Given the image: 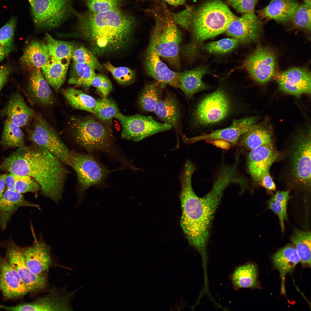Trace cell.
Wrapping results in <instances>:
<instances>
[{
  "label": "cell",
  "instance_id": "f907efd6",
  "mask_svg": "<svg viewBox=\"0 0 311 311\" xmlns=\"http://www.w3.org/2000/svg\"><path fill=\"white\" fill-rule=\"evenodd\" d=\"M103 97H107L112 89V84L108 77L103 74L96 75L92 84Z\"/></svg>",
  "mask_w": 311,
  "mask_h": 311
},
{
  "label": "cell",
  "instance_id": "816d5d0a",
  "mask_svg": "<svg viewBox=\"0 0 311 311\" xmlns=\"http://www.w3.org/2000/svg\"><path fill=\"white\" fill-rule=\"evenodd\" d=\"M226 3L237 12L244 14L254 12L258 0H225Z\"/></svg>",
  "mask_w": 311,
  "mask_h": 311
},
{
  "label": "cell",
  "instance_id": "7bdbcfd3",
  "mask_svg": "<svg viewBox=\"0 0 311 311\" xmlns=\"http://www.w3.org/2000/svg\"><path fill=\"white\" fill-rule=\"evenodd\" d=\"M72 58L73 62L88 65L94 70L102 71L103 66L90 50L82 45L77 46L73 52Z\"/></svg>",
  "mask_w": 311,
  "mask_h": 311
},
{
  "label": "cell",
  "instance_id": "484cf974",
  "mask_svg": "<svg viewBox=\"0 0 311 311\" xmlns=\"http://www.w3.org/2000/svg\"><path fill=\"white\" fill-rule=\"evenodd\" d=\"M273 265L279 271L281 278V293L285 295V278L287 274L294 270L299 261L295 246L288 244L276 252L272 258Z\"/></svg>",
  "mask_w": 311,
  "mask_h": 311
},
{
  "label": "cell",
  "instance_id": "11a10c76",
  "mask_svg": "<svg viewBox=\"0 0 311 311\" xmlns=\"http://www.w3.org/2000/svg\"><path fill=\"white\" fill-rule=\"evenodd\" d=\"M5 183L7 189L13 191H16L14 175L10 173L6 174Z\"/></svg>",
  "mask_w": 311,
  "mask_h": 311
},
{
  "label": "cell",
  "instance_id": "bcb514c9",
  "mask_svg": "<svg viewBox=\"0 0 311 311\" xmlns=\"http://www.w3.org/2000/svg\"><path fill=\"white\" fill-rule=\"evenodd\" d=\"M124 0H84L89 10L94 12L120 9Z\"/></svg>",
  "mask_w": 311,
  "mask_h": 311
},
{
  "label": "cell",
  "instance_id": "ab89813d",
  "mask_svg": "<svg viewBox=\"0 0 311 311\" xmlns=\"http://www.w3.org/2000/svg\"><path fill=\"white\" fill-rule=\"evenodd\" d=\"M290 198L289 190L278 191L268 202V208L276 214L279 217L283 232L285 229L284 222L287 219V205Z\"/></svg>",
  "mask_w": 311,
  "mask_h": 311
},
{
  "label": "cell",
  "instance_id": "52a82bcc",
  "mask_svg": "<svg viewBox=\"0 0 311 311\" xmlns=\"http://www.w3.org/2000/svg\"><path fill=\"white\" fill-rule=\"evenodd\" d=\"M70 131L75 142L87 151L100 150L116 156L106 128L90 116L71 119Z\"/></svg>",
  "mask_w": 311,
  "mask_h": 311
},
{
  "label": "cell",
  "instance_id": "4fadbf2b",
  "mask_svg": "<svg viewBox=\"0 0 311 311\" xmlns=\"http://www.w3.org/2000/svg\"><path fill=\"white\" fill-rule=\"evenodd\" d=\"M244 64L251 77L263 84L269 81L274 75L276 56L270 49L259 46L248 57Z\"/></svg>",
  "mask_w": 311,
  "mask_h": 311
},
{
  "label": "cell",
  "instance_id": "4dcf8cb0",
  "mask_svg": "<svg viewBox=\"0 0 311 311\" xmlns=\"http://www.w3.org/2000/svg\"><path fill=\"white\" fill-rule=\"evenodd\" d=\"M230 277L233 288L235 291L242 288H254L258 286L257 268L252 262L237 266Z\"/></svg>",
  "mask_w": 311,
  "mask_h": 311
},
{
  "label": "cell",
  "instance_id": "f5cc1de1",
  "mask_svg": "<svg viewBox=\"0 0 311 311\" xmlns=\"http://www.w3.org/2000/svg\"><path fill=\"white\" fill-rule=\"evenodd\" d=\"M259 184L270 191H274L276 189V185L270 174L269 171L267 172L263 176Z\"/></svg>",
  "mask_w": 311,
  "mask_h": 311
},
{
  "label": "cell",
  "instance_id": "277c9868",
  "mask_svg": "<svg viewBox=\"0 0 311 311\" xmlns=\"http://www.w3.org/2000/svg\"><path fill=\"white\" fill-rule=\"evenodd\" d=\"M310 127L299 131L283 153L288 184L295 190H311Z\"/></svg>",
  "mask_w": 311,
  "mask_h": 311
},
{
  "label": "cell",
  "instance_id": "7402d4cb",
  "mask_svg": "<svg viewBox=\"0 0 311 311\" xmlns=\"http://www.w3.org/2000/svg\"><path fill=\"white\" fill-rule=\"evenodd\" d=\"M34 237L33 244L22 251L28 268L35 274H41L51 265L50 249L44 242Z\"/></svg>",
  "mask_w": 311,
  "mask_h": 311
},
{
  "label": "cell",
  "instance_id": "ba28073f",
  "mask_svg": "<svg viewBox=\"0 0 311 311\" xmlns=\"http://www.w3.org/2000/svg\"><path fill=\"white\" fill-rule=\"evenodd\" d=\"M73 0H34L32 9L36 27L50 29L57 28L73 13Z\"/></svg>",
  "mask_w": 311,
  "mask_h": 311
},
{
  "label": "cell",
  "instance_id": "74e56055",
  "mask_svg": "<svg viewBox=\"0 0 311 311\" xmlns=\"http://www.w3.org/2000/svg\"><path fill=\"white\" fill-rule=\"evenodd\" d=\"M45 40L49 51L50 59L58 60L71 59L73 52L77 46L75 44L57 40L48 33L45 34Z\"/></svg>",
  "mask_w": 311,
  "mask_h": 311
},
{
  "label": "cell",
  "instance_id": "f6af8a7d",
  "mask_svg": "<svg viewBox=\"0 0 311 311\" xmlns=\"http://www.w3.org/2000/svg\"><path fill=\"white\" fill-rule=\"evenodd\" d=\"M239 43L238 40L233 37L224 38L209 43L206 45L205 49L210 53L224 54L233 50Z\"/></svg>",
  "mask_w": 311,
  "mask_h": 311
},
{
  "label": "cell",
  "instance_id": "d6986e66",
  "mask_svg": "<svg viewBox=\"0 0 311 311\" xmlns=\"http://www.w3.org/2000/svg\"><path fill=\"white\" fill-rule=\"evenodd\" d=\"M311 75L308 70L299 68H292L284 71L277 78L280 88L288 94L299 96L310 94Z\"/></svg>",
  "mask_w": 311,
  "mask_h": 311
},
{
  "label": "cell",
  "instance_id": "8fae6325",
  "mask_svg": "<svg viewBox=\"0 0 311 311\" xmlns=\"http://www.w3.org/2000/svg\"><path fill=\"white\" fill-rule=\"evenodd\" d=\"M69 159L70 166L77 174L80 194L91 186L101 184L111 171L89 154L70 151Z\"/></svg>",
  "mask_w": 311,
  "mask_h": 311
},
{
  "label": "cell",
  "instance_id": "db71d44e",
  "mask_svg": "<svg viewBox=\"0 0 311 311\" xmlns=\"http://www.w3.org/2000/svg\"><path fill=\"white\" fill-rule=\"evenodd\" d=\"M10 71V68L7 66L0 67V90L6 82Z\"/></svg>",
  "mask_w": 311,
  "mask_h": 311
},
{
  "label": "cell",
  "instance_id": "836d02e7",
  "mask_svg": "<svg viewBox=\"0 0 311 311\" xmlns=\"http://www.w3.org/2000/svg\"><path fill=\"white\" fill-rule=\"evenodd\" d=\"M164 87L156 80L145 84L138 101L141 109L146 112H153L157 103L162 98V88Z\"/></svg>",
  "mask_w": 311,
  "mask_h": 311
},
{
  "label": "cell",
  "instance_id": "7dc6e473",
  "mask_svg": "<svg viewBox=\"0 0 311 311\" xmlns=\"http://www.w3.org/2000/svg\"><path fill=\"white\" fill-rule=\"evenodd\" d=\"M14 177L16 191L18 192L36 193L40 189L39 185L29 176L14 175Z\"/></svg>",
  "mask_w": 311,
  "mask_h": 311
},
{
  "label": "cell",
  "instance_id": "d6a6232c",
  "mask_svg": "<svg viewBox=\"0 0 311 311\" xmlns=\"http://www.w3.org/2000/svg\"><path fill=\"white\" fill-rule=\"evenodd\" d=\"M239 141L241 146L251 150L262 145H273L272 132L269 127L257 123L243 134Z\"/></svg>",
  "mask_w": 311,
  "mask_h": 311
},
{
  "label": "cell",
  "instance_id": "9a60e30c",
  "mask_svg": "<svg viewBox=\"0 0 311 311\" xmlns=\"http://www.w3.org/2000/svg\"><path fill=\"white\" fill-rule=\"evenodd\" d=\"M5 258L17 271L26 286L29 292L39 290L46 284L45 277L41 274H35L27 268L22 249L14 242L7 246Z\"/></svg>",
  "mask_w": 311,
  "mask_h": 311
},
{
  "label": "cell",
  "instance_id": "2e32d148",
  "mask_svg": "<svg viewBox=\"0 0 311 311\" xmlns=\"http://www.w3.org/2000/svg\"><path fill=\"white\" fill-rule=\"evenodd\" d=\"M262 23L254 12L243 14L236 17L229 24L226 35L245 43L255 41L262 30Z\"/></svg>",
  "mask_w": 311,
  "mask_h": 311
},
{
  "label": "cell",
  "instance_id": "3957f363",
  "mask_svg": "<svg viewBox=\"0 0 311 311\" xmlns=\"http://www.w3.org/2000/svg\"><path fill=\"white\" fill-rule=\"evenodd\" d=\"M62 163L47 150L33 144L15 151L9 166L13 174L28 176L34 180L43 194L57 203L62 198L68 173Z\"/></svg>",
  "mask_w": 311,
  "mask_h": 311
},
{
  "label": "cell",
  "instance_id": "ffe728a7",
  "mask_svg": "<svg viewBox=\"0 0 311 311\" xmlns=\"http://www.w3.org/2000/svg\"><path fill=\"white\" fill-rule=\"evenodd\" d=\"M0 290L8 299L22 297L29 292L18 273L0 253Z\"/></svg>",
  "mask_w": 311,
  "mask_h": 311
},
{
  "label": "cell",
  "instance_id": "cb8c5ba5",
  "mask_svg": "<svg viewBox=\"0 0 311 311\" xmlns=\"http://www.w3.org/2000/svg\"><path fill=\"white\" fill-rule=\"evenodd\" d=\"M153 112L164 122L170 124L177 132H180L181 111L175 95L167 92L157 103Z\"/></svg>",
  "mask_w": 311,
  "mask_h": 311
},
{
  "label": "cell",
  "instance_id": "8992f818",
  "mask_svg": "<svg viewBox=\"0 0 311 311\" xmlns=\"http://www.w3.org/2000/svg\"><path fill=\"white\" fill-rule=\"evenodd\" d=\"M236 17L221 0H211L194 10L191 30L194 39L202 41L225 32Z\"/></svg>",
  "mask_w": 311,
  "mask_h": 311
},
{
  "label": "cell",
  "instance_id": "c3c4849f",
  "mask_svg": "<svg viewBox=\"0 0 311 311\" xmlns=\"http://www.w3.org/2000/svg\"><path fill=\"white\" fill-rule=\"evenodd\" d=\"M16 22V18L13 17L0 29V45L12 48Z\"/></svg>",
  "mask_w": 311,
  "mask_h": 311
},
{
  "label": "cell",
  "instance_id": "f546056e",
  "mask_svg": "<svg viewBox=\"0 0 311 311\" xmlns=\"http://www.w3.org/2000/svg\"><path fill=\"white\" fill-rule=\"evenodd\" d=\"M50 59L49 51L45 42L37 40L32 41L25 48L21 58L22 63L32 70L41 69Z\"/></svg>",
  "mask_w": 311,
  "mask_h": 311
},
{
  "label": "cell",
  "instance_id": "6da1fadb",
  "mask_svg": "<svg viewBox=\"0 0 311 311\" xmlns=\"http://www.w3.org/2000/svg\"><path fill=\"white\" fill-rule=\"evenodd\" d=\"M195 170L193 163L187 162L180 175L182 211L180 224L190 244L198 250L204 258L207 256L206 247L211 223L229 183L225 179L217 177L211 190L200 198L192 186V176Z\"/></svg>",
  "mask_w": 311,
  "mask_h": 311
},
{
  "label": "cell",
  "instance_id": "30bf717a",
  "mask_svg": "<svg viewBox=\"0 0 311 311\" xmlns=\"http://www.w3.org/2000/svg\"><path fill=\"white\" fill-rule=\"evenodd\" d=\"M114 117L122 126V138L136 142L172 128L170 124L159 122L151 116L139 114L126 116L119 112Z\"/></svg>",
  "mask_w": 311,
  "mask_h": 311
},
{
  "label": "cell",
  "instance_id": "680465c9",
  "mask_svg": "<svg viewBox=\"0 0 311 311\" xmlns=\"http://www.w3.org/2000/svg\"><path fill=\"white\" fill-rule=\"evenodd\" d=\"M169 4L177 6L179 5L184 4L186 0H164Z\"/></svg>",
  "mask_w": 311,
  "mask_h": 311
},
{
  "label": "cell",
  "instance_id": "7c38bea8",
  "mask_svg": "<svg viewBox=\"0 0 311 311\" xmlns=\"http://www.w3.org/2000/svg\"><path fill=\"white\" fill-rule=\"evenodd\" d=\"M230 109L228 97L223 90L219 89L207 95L198 103L193 113V117L198 124H212L224 119Z\"/></svg>",
  "mask_w": 311,
  "mask_h": 311
},
{
  "label": "cell",
  "instance_id": "e575fe53",
  "mask_svg": "<svg viewBox=\"0 0 311 311\" xmlns=\"http://www.w3.org/2000/svg\"><path fill=\"white\" fill-rule=\"evenodd\" d=\"M62 94L73 108L94 113L96 100L82 91L73 88L62 90Z\"/></svg>",
  "mask_w": 311,
  "mask_h": 311
},
{
  "label": "cell",
  "instance_id": "681fc988",
  "mask_svg": "<svg viewBox=\"0 0 311 311\" xmlns=\"http://www.w3.org/2000/svg\"><path fill=\"white\" fill-rule=\"evenodd\" d=\"M194 11V9L192 7L187 6L181 11L172 14L174 22L177 25L184 29H191Z\"/></svg>",
  "mask_w": 311,
  "mask_h": 311
},
{
  "label": "cell",
  "instance_id": "6f0895ef",
  "mask_svg": "<svg viewBox=\"0 0 311 311\" xmlns=\"http://www.w3.org/2000/svg\"><path fill=\"white\" fill-rule=\"evenodd\" d=\"M11 49L6 48L0 45V62L9 53Z\"/></svg>",
  "mask_w": 311,
  "mask_h": 311
},
{
  "label": "cell",
  "instance_id": "d590c367",
  "mask_svg": "<svg viewBox=\"0 0 311 311\" xmlns=\"http://www.w3.org/2000/svg\"><path fill=\"white\" fill-rule=\"evenodd\" d=\"M96 75L94 69L88 65L73 62L68 82L69 84L88 90L92 85Z\"/></svg>",
  "mask_w": 311,
  "mask_h": 311
},
{
  "label": "cell",
  "instance_id": "5bb4252c",
  "mask_svg": "<svg viewBox=\"0 0 311 311\" xmlns=\"http://www.w3.org/2000/svg\"><path fill=\"white\" fill-rule=\"evenodd\" d=\"M144 65L147 75L163 86L167 85L179 88L178 72L171 70L161 60L155 45L150 39L145 55Z\"/></svg>",
  "mask_w": 311,
  "mask_h": 311
},
{
  "label": "cell",
  "instance_id": "44dd1931",
  "mask_svg": "<svg viewBox=\"0 0 311 311\" xmlns=\"http://www.w3.org/2000/svg\"><path fill=\"white\" fill-rule=\"evenodd\" d=\"M27 93L31 102L34 105L47 107L52 105L55 101L50 86L41 69L32 70L29 79Z\"/></svg>",
  "mask_w": 311,
  "mask_h": 311
},
{
  "label": "cell",
  "instance_id": "f1b7e54d",
  "mask_svg": "<svg viewBox=\"0 0 311 311\" xmlns=\"http://www.w3.org/2000/svg\"><path fill=\"white\" fill-rule=\"evenodd\" d=\"M69 296L52 293L32 302L25 304V311H67L72 308Z\"/></svg>",
  "mask_w": 311,
  "mask_h": 311
},
{
  "label": "cell",
  "instance_id": "4316f807",
  "mask_svg": "<svg viewBox=\"0 0 311 311\" xmlns=\"http://www.w3.org/2000/svg\"><path fill=\"white\" fill-rule=\"evenodd\" d=\"M205 67L178 72L179 88L187 98H191L197 93L206 89L208 86L202 80L203 76L207 73Z\"/></svg>",
  "mask_w": 311,
  "mask_h": 311
},
{
  "label": "cell",
  "instance_id": "7a4b0ae2",
  "mask_svg": "<svg viewBox=\"0 0 311 311\" xmlns=\"http://www.w3.org/2000/svg\"><path fill=\"white\" fill-rule=\"evenodd\" d=\"M79 35L96 57L122 51L129 46L136 24L134 18L120 9L74 12Z\"/></svg>",
  "mask_w": 311,
  "mask_h": 311
},
{
  "label": "cell",
  "instance_id": "f35d334b",
  "mask_svg": "<svg viewBox=\"0 0 311 311\" xmlns=\"http://www.w3.org/2000/svg\"><path fill=\"white\" fill-rule=\"evenodd\" d=\"M0 145L18 148L25 146L24 135L20 127L7 118L4 122Z\"/></svg>",
  "mask_w": 311,
  "mask_h": 311
},
{
  "label": "cell",
  "instance_id": "ee69618b",
  "mask_svg": "<svg viewBox=\"0 0 311 311\" xmlns=\"http://www.w3.org/2000/svg\"><path fill=\"white\" fill-rule=\"evenodd\" d=\"M290 21L294 26L308 31L311 30V6L306 4L299 5Z\"/></svg>",
  "mask_w": 311,
  "mask_h": 311
},
{
  "label": "cell",
  "instance_id": "9c48e42d",
  "mask_svg": "<svg viewBox=\"0 0 311 311\" xmlns=\"http://www.w3.org/2000/svg\"><path fill=\"white\" fill-rule=\"evenodd\" d=\"M32 128L26 129L29 140L70 166V151L56 130L41 116H35Z\"/></svg>",
  "mask_w": 311,
  "mask_h": 311
},
{
  "label": "cell",
  "instance_id": "1f68e13d",
  "mask_svg": "<svg viewBox=\"0 0 311 311\" xmlns=\"http://www.w3.org/2000/svg\"><path fill=\"white\" fill-rule=\"evenodd\" d=\"M70 58L61 60L50 59L41 68V72L50 86L58 92L64 82Z\"/></svg>",
  "mask_w": 311,
  "mask_h": 311
},
{
  "label": "cell",
  "instance_id": "94428289",
  "mask_svg": "<svg viewBox=\"0 0 311 311\" xmlns=\"http://www.w3.org/2000/svg\"><path fill=\"white\" fill-rule=\"evenodd\" d=\"M305 3L311 6V0H304Z\"/></svg>",
  "mask_w": 311,
  "mask_h": 311
},
{
  "label": "cell",
  "instance_id": "e0dca14e",
  "mask_svg": "<svg viewBox=\"0 0 311 311\" xmlns=\"http://www.w3.org/2000/svg\"><path fill=\"white\" fill-rule=\"evenodd\" d=\"M281 156V153L274 148L273 145H262L251 150L248 156L247 164L254 181L259 183L263 176Z\"/></svg>",
  "mask_w": 311,
  "mask_h": 311
},
{
  "label": "cell",
  "instance_id": "d4e9b609",
  "mask_svg": "<svg viewBox=\"0 0 311 311\" xmlns=\"http://www.w3.org/2000/svg\"><path fill=\"white\" fill-rule=\"evenodd\" d=\"M299 5L297 0H271L266 6L257 12L260 19H272L285 23L290 21Z\"/></svg>",
  "mask_w": 311,
  "mask_h": 311
},
{
  "label": "cell",
  "instance_id": "9f6ffc18",
  "mask_svg": "<svg viewBox=\"0 0 311 311\" xmlns=\"http://www.w3.org/2000/svg\"><path fill=\"white\" fill-rule=\"evenodd\" d=\"M6 174L0 175V198L3 195L5 187V178Z\"/></svg>",
  "mask_w": 311,
  "mask_h": 311
},
{
  "label": "cell",
  "instance_id": "b9f144b4",
  "mask_svg": "<svg viewBox=\"0 0 311 311\" xmlns=\"http://www.w3.org/2000/svg\"><path fill=\"white\" fill-rule=\"evenodd\" d=\"M104 68L109 71L115 80L120 84L127 85L133 82L135 79L134 71L125 67H116L109 61L103 64Z\"/></svg>",
  "mask_w": 311,
  "mask_h": 311
},
{
  "label": "cell",
  "instance_id": "91938a15",
  "mask_svg": "<svg viewBox=\"0 0 311 311\" xmlns=\"http://www.w3.org/2000/svg\"><path fill=\"white\" fill-rule=\"evenodd\" d=\"M29 3L30 5L32 8V9H33L34 7V0H28Z\"/></svg>",
  "mask_w": 311,
  "mask_h": 311
},
{
  "label": "cell",
  "instance_id": "83f0119b",
  "mask_svg": "<svg viewBox=\"0 0 311 311\" xmlns=\"http://www.w3.org/2000/svg\"><path fill=\"white\" fill-rule=\"evenodd\" d=\"M3 111L7 118L20 128L26 125L35 115L34 111L26 105L19 92L12 96Z\"/></svg>",
  "mask_w": 311,
  "mask_h": 311
},
{
  "label": "cell",
  "instance_id": "5b68a950",
  "mask_svg": "<svg viewBox=\"0 0 311 311\" xmlns=\"http://www.w3.org/2000/svg\"><path fill=\"white\" fill-rule=\"evenodd\" d=\"M151 11L155 24L150 39L158 54L170 65L179 69L181 33L173 19L172 14L163 4Z\"/></svg>",
  "mask_w": 311,
  "mask_h": 311
},
{
  "label": "cell",
  "instance_id": "60d3db41",
  "mask_svg": "<svg viewBox=\"0 0 311 311\" xmlns=\"http://www.w3.org/2000/svg\"><path fill=\"white\" fill-rule=\"evenodd\" d=\"M119 112L117 105L113 100L104 97L96 100L93 113L99 119L106 121L114 117Z\"/></svg>",
  "mask_w": 311,
  "mask_h": 311
},
{
  "label": "cell",
  "instance_id": "ac0fdd59",
  "mask_svg": "<svg viewBox=\"0 0 311 311\" xmlns=\"http://www.w3.org/2000/svg\"><path fill=\"white\" fill-rule=\"evenodd\" d=\"M257 119L249 117L239 120H234L231 125L225 128L214 131L208 134H203L191 138H185L189 143H194L200 141H210L221 140L232 144L237 143L241 136L256 123Z\"/></svg>",
  "mask_w": 311,
  "mask_h": 311
},
{
  "label": "cell",
  "instance_id": "8d00e7d4",
  "mask_svg": "<svg viewBox=\"0 0 311 311\" xmlns=\"http://www.w3.org/2000/svg\"><path fill=\"white\" fill-rule=\"evenodd\" d=\"M311 232L295 230L290 237L291 242L299 256V261L303 266L311 267Z\"/></svg>",
  "mask_w": 311,
  "mask_h": 311
},
{
  "label": "cell",
  "instance_id": "603a6c76",
  "mask_svg": "<svg viewBox=\"0 0 311 311\" xmlns=\"http://www.w3.org/2000/svg\"><path fill=\"white\" fill-rule=\"evenodd\" d=\"M23 206L35 207L39 205L26 200L22 194L7 189L0 198V229L5 230L17 210Z\"/></svg>",
  "mask_w": 311,
  "mask_h": 311
}]
</instances>
